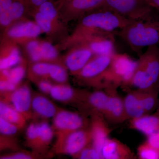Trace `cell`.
Instances as JSON below:
<instances>
[{"label": "cell", "mask_w": 159, "mask_h": 159, "mask_svg": "<svg viewBox=\"0 0 159 159\" xmlns=\"http://www.w3.org/2000/svg\"><path fill=\"white\" fill-rule=\"evenodd\" d=\"M52 63L46 61L33 62L30 69V79L34 83L40 80L48 79Z\"/></svg>", "instance_id": "obj_26"}, {"label": "cell", "mask_w": 159, "mask_h": 159, "mask_svg": "<svg viewBox=\"0 0 159 159\" xmlns=\"http://www.w3.org/2000/svg\"><path fill=\"white\" fill-rule=\"evenodd\" d=\"M36 9L41 13L51 19L54 22H55V21L57 20V9L53 3L49 1V0L43 3Z\"/></svg>", "instance_id": "obj_36"}, {"label": "cell", "mask_w": 159, "mask_h": 159, "mask_svg": "<svg viewBox=\"0 0 159 159\" xmlns=\"http://www.w3.org/2000/svg\"><path fill=\"white\" fill-rule=\"evenodd\" d=\"M78 159H103L102 154L91 143L73 157Z\"/></svg>", "instance_id": "obj_34"}, {"label": "cell", "mask_w": 159, "mask_h": 159, "mask_svg": "<svg viewBox=\"0 0 159 159\" xmlns=\"http://www.w3.org/2000/svg\"><path fill=\"white\" fill-rule=\"evenodd\" d=\"M89 128L92 135V144L101 153V149L107 140L109 138L111 129L107 121L102 115L91 116Z\"/></svg>", "instance_id": "obj_15"}, {"label": "cell", "mask_w": 159, "mask_h": 159, "mask_svg": "<svg viewBox=\"0 0 159 159\" xmlns=\"http://www.w3.org/2000/svg\"><path fill=\"white\" fill-rule=\"evenodd\" d=\"M103 159H134L136 157L127 145L116 139L109 138L101 149Z\"/></svg>", "instance_id": "obj_17"}, {"label": "cell", "mask_w": 159, "mask_h": 159, "mask_svg": "<svg viewBox=\"0 0 159 159\" xmlns=\"http://www.w3.org/2000/svg\"><path fill=\"white\" fill-rule=\"evenodd\" d=\"M94 56L84 43L78 42L66 56L65 66L74 75H77Z\"/></svg>", "instance_id": "obj_12"}, {"label": "cell", "mask_w": 159, "mask_h": 159, "mask_svg": "<svg viewBox=\"0 0 159 159\" xmlns=\"http://www.w3.org/2000/svg\"><path fill=\"white\" fill-rule=\"evenodd\" d=\"M146 114H150L159 106V88L137 89Z\"/></svg>", "instance_id": "obj_24"}, {"label": "cell", "mask_w": 159, "mask_h": 159, "mask_svg": "<svg viewBox=\"0 0 159 159\" xmlns=\"http://www.w3.org/2000/svg\"><path fill=\"white\" fill-rule=\"evenodd\" d=\"M123 102L125 113L129 120L146 115L138 90L128 93L123 99Z\"/></svg>", "instance_id": "obj_21"}, {"label": "cell", "mask_w": 159, "mask_h": 159, "mask_svg": "<svg viewBox=\"0 0 159 159\" xmlns=\"http://www.w3.org/2000/svg\"><path fill=\"white\" fill-rule=\"evenodd\" d=\"M26 66L23 61L16 66L9 69V74L7 80L18 87L25 75Z\"/></svg>", "instance_id": "obj_30"}, {"label": "cell", "mask_w": 159, "mask_h": 159, "mask_svg": "<svg viewBox=\"0 0 159 159\" xmlns=\"http://www.w3.org/2000/svg\"><path fill=\"white\" fill-rule=\"evenodd\" d=\"M137 155L140 159H159V152L146 141L139 145Z\"/></svg>", "instance_id": "obj_31"}, {"label": "cell", "mask_w": 159, "mask_h": 159, "mask_svg": "<svg viewBox=\"0 0 159 159\" xmlns=\"http://www.w3.org/2000/svg\"><path fill=\"white\" fill-rule=\"evenodd\" d=\"M0 117L16 125L20 130L25 127L28 121L12 106L2 100L0 102Z\"/></svg>", "instance_id": "obj_22"}, {"label": "cell", "mask_w": 159, "mask_h": 159, "mask_svg": "<svg viewBox=\"0 0 159 159\" xmlns=\"http://www.w3.org/2000/svg\"><path fill=\"white\" fill-rule=\"evenodd\" d=\"M48 0H29V6L36 9L43 3Z\"/></svg>", "instance_id": "obj_41"}, {"label": "cell", "mask_w": 159, "mask_h": 159, "mask_svg": "<svg viewBox=\"0 0 159 159\" xmlns=\"http://www.w3.org/2000/svg\"><path fill=\"white\" fill-rule=\"evenodd\" d=\"M148 5L159 12V0H145Z\"/></svg>", "instance_id": "obj_42"}, {"label": "cell", "mask_w": 159, "mask_h": 159, "mask_svg": "<svg viewBox=\"0 0 159 159\" xmlns=\"http://www.w3.org/2000/svg\"><path fill=\"white\" fill-rule=\"evenodd\" d=\"M53 119L52 126L56 136L53 150L55 153L58 154L66 139L71 133L89 126L88 120L83 115L62 109Z\"/></svg>", "instance_id": "obj_5"}, {"label": "cell", "mask_w": 159, "mask_h": 159, "mask_svg": "<svg viewBox=\"0 0 159 159\" xmlns=\"http://www.w3.org/2000/svg\"><path fill=\"white\" fill-rule=\"evenodd\" d=\"M137 61L125 54L115 53L102 80V88L115 89L130 85Z\"/></svg>", "instance_id": "obj_4"}, {"label": "cell", "mask_w": 159, "mask_h": 159, "mask_svg": "<svg viewBox=\"0 0 159 159\" xmlns=\"http://www.w3.org/2000/svg\"><path fill=\"white\" fill-rule=\"evenodd\" d=\"M42 32L35 22L27 21L11 26L7 31V35L11 40L23 41L35 39Z\"/></svg>", "instance_id": "obj_16"}, {"label": "cell", "mask_w": 159, "mask_h": 159, "mask_svg": "<svg viewBox=\"0 0 159 159\" xmlns=\"http://www.w3.org/2000/svg\"><path fill=\"white\" fill-rule=\"evenodd\" d=\"M39 139L37 152L43 155L46 154L55 134L52 126L45 120L39 122Z\"/></svg>", "instance_id": "obj_23"}, {"label": "cell", "mask_w": 159, "mask_h": 159, "mask_svg": "<svg viewBox=\"0 0 159 159\" xmlns=\"http://www.w3.org/2000/svg\"><path fill=\"white\" fill-rule=\"evenodd\" d=\"M154 9L141 17L130 20L118 34L132 51L141 55L142 50L159 45V15Z\"/></svg>", "instance_id": "obj_1"}, {"label": "cell", "mask_w": 159, "mask_h": 159, "mask_svg": "<svg viewBox=\"0 0 159 159\" xmlns=\"http://www.w3.org/2000/svg\"><path fill=\"white\" fill-rule=\"evenodd\" d=\"M35 83L42 93L45 95H50L51 89L54 84H52L48 80H40L35 82Z\"/></svg>", "instance_id": "obj_39"}, {"label": "cell", "mask_w": 159, "mask_h": 159, "mask_svg": "<svg viewBox=\"0 0 159 159\" xmlns=\"http://www.w3.org/2000/svg\"><path fill=\"white\" fill-rule=\"evenodd\" d=\"M40 53L42 61L55 62L58 57V52L52 44L48 42H40Z\"/></svg>", "instance_id": "obj_29"}, {"label": "cell", "mask_w": 159, "mask_h": 159, "mask_svg": "<svg viewBox=\"0 0 159 159\" xmlns=\"http://www.w3.org/2000/svg\"><path fill=\"white\" fill-rule=\"evenodd\" d=\"M129 125L131 128L149 136L159 131V115L155 112L130 119Z\"/></svg>", "instance_id": "obj_20"}, {"label": "cell", "mask_w": 159, "mask_h": 159, "mask_svg": "<svg viewBox=\"0 0 159 159\" xmlns=\"http://www.w3.org/2000/svg\"><path fill=\"white\" fill-rule=\"evenodd\" d=\"M35 22L44 33H51L54 28L55 22L45 15L38 11L34 15Z\"/></svg>", "instance_id": "obj_33"}, {"label": "cell", "mask_w": 159, "mask_h": 159, "mask_svg": "<svg viewBox=\"0 0 159 159\" xmlns=\"http://www.w3.org/2000/svg\"><path fill=\"white\" fill-rule=\"evenodd\" d=\"M39 139V122H31L26 129L25 144L27 147L31 148L32 151L37 152Z\"/></svg>", "instance_id": "obj_27"}, {"label": "cell", "mask_w": 159, "mask_h": 159, "mask_svg": "<svg viewBox=\"0 0 159 159\" xmlns=\"http://www.w3.org/2000/svg\"><path fill=\"white\" fill-rule=\"evenodd\" d=\"M27 1H28V2H29V0H27Z\"/></svg>", "instance_id": "obj_44"}, {"label": "cell", "mask_w": 159, "mask_h": 159, "mask_svg": "<svg viewBox=\"0 0 159 159\" xmlns=\"http://www.w3.org/2000/svg\"><path fill=\"white\" fill-rule=\"evenodd\" d=\"M42 155L33 152L23 151L21 150L15 151L11 153L2 155L0 157L1 159H31L43 157Z\"/></svg>", "instance_id": "obj_35"}, {"label": "cell", "mask_w": 159, "mask_h": 159, "mask_svg": "<svg viewBox=\"0 0 159 159\" xmlns=\"http://www.w3.org/2000/svg\"><path fill=\"white\" fill-rule=\"evenodd\" d=\"M22 62L20 53L17 47H9L1 53L0 70L9 69Z\"/></svg>", "instance_id": "obj_25"}, {"label": "cell", "mask_w": 159, "mask_h": 159, "mask_svg": "<svg viewBox=\"0 0 159 159\" xmlns=\"http://www.w3.org/2000/svg\"><path fill=\"white\" fill-rule=\"evenodd\" d=\"M83 91L77 90L67 84H54L50 95L52 99L63 103L78 104Z\"/></svg>", "instance_id": "obj_19"}, {"label": "cell", "mask_w": 159, "mask_h": 159, "mask_svg": "<svg viewBox=\"0 0 159 159\" xmlns=\"http://www.w3.org/2000/svg\"><path fill=\"white\" fill-rule=\"evenodd\" d=\"M109 98L103 116L109 123L119 124L128 120L124 107L123 99L117 93L116 89H106Z\"/></svg>", "instance_id": "obj_13"}, {"label": "cell", "mask_w": 159, "mask_h": 159, "mask_svg": "<svg viewBox=\"0 0 159 159\" xmlns=\"http://www.w3.org/2000/svg\"><path fill=\"white\" fill-rule=\"evenodd\" d=\"M99 8L112 10L129 20L141 17L154 9L145 0H104Z\"/></svg>", "instance_id": "obj_7"}, {"label": "cell", "mask_w": 159, "mask_h": 159, "mask_svg": "<svg viewBox=\"0 0 159 159\" xmlns=\"http://www.w3.org/2000/svg\"><path fill=\"white\" fill-rule=\"evenodd\" d=\"M115 33L95 32L84 36L77 43H84L94 55H112L116 53Z\"/></svg>", "instance_id": "obj_9"}, {"label": "cell", "mask_w": 159, "mask_h": 159, "mask_svg": "<svg viewBox=\"0 0 159 159\" xmlns=\"http://www.w3.org/2000/svg\"><path fill=\"white\" fill-rule=\"evenodd\" d=\"M137 89L159 88V47L150 46L137 61L130 85Z\"/></svg>", "instance_id": "obj_3"}, {"label": "cell", "mask_w": 159, "mask_h": 159, "mask_svg": "<svg viewBox=\"0 0 159 159\" xmlns=\"http://www.w3.org/2000/svg\"><path fill=\"white\" fill-rule=\"evenodd\" d=\"M156 113L157 114H158V115H159V106L158 108L157 109V110Z\"/></svg>", "instance_id": "obj_43"}, {"label": "cell", "mask_w": 159, "mask_h": 159, "mask_svg": "<svg viewBox=\"0 0 159 159\" xmlns=\"http://www.w3.org/2000/svg\"><path fill=\"white\" fill-rule=\"evenodd\" d=\"M108 98L109 93L106 90L105 91L97 90L90 93L84 91L78 105L82 110L90 116H103Z\"/></svg>", "instance_id": "obj_10"}, {"label": "cell", "mask_w": 159, "mask_h": 159, "mask_svg": "<svg viewBox=\"0 0 159 159\" xmlns=\"http://www.w3.org/2000/svg\"><path fill=\"white\" fill-rule=\"evenodd\" d=\"M112 55H94L76 75L79 81L99 89H102V78L110 64Z\"/></svg>", "instance_id": "obj_6"}, {"label": "cell", "mask_w": 159, "mask_h": 159, "mask_svg": "<svg viewBox=\"0 0 159 159\" xmlns=\"http://www.w3.org/2000/svg\"><path fill=\"white\" fill-rule=\"evenodd\" d=\"M61 109L44 95L33 94L32 109L34 119L38 117L45 120L53 118Z\"/></svg>", "instance_id": "obj_18"}, {"label": "cell", "mask_w": 159, "mask_h": 159, "mask_svg": "<svg viewBox=\"0 0 159 159\" xmlns=\"http://www.w3.org/2000/svg\"><path fill=\"white\" fill-rule=\"evenodd\" d=\"M1 100L9 103L27 120L34 119L32 109L33 94L29 84H20L12 92L1 94Z\"/></svg>", "instance_id": "obj_8"}, {"label": "cell", "mask_w": 159, "mask_h": 159, "mask_svg": "<svg viewBox=\"0 0 159 159\" xmlns=\"http://www.w3.org/2000/svg\"><path fill=\"white\" fill-rule=\"evenodd\" d=\"M92 142L89 126L71 133L66 139L58 154L69 155L73 157Z\"/></svg>", "instance_id": "obj_11"}, {"label": "cell", "mask_w": 159, "mask_h": 159, "mask_svg": "<svg viewBox=\"0 0 159 159\" xmlns=\"http://www.w3.org/2000/svg\"><path fill=\"white\" fill-rule=\"evenodd\" d=\"M66 68L58 63H52L49 77L57 84H66L68 80V74Z\"/></svg>", "instance_id": "obj_28"}, {"label": "cell", "mask_w": 159, "mask_h": 159, "mask_svg": "<svg viewBox=\"0 0 159 159\" xmlns=\"http://www.w3.org/2000/svg\"><path fill=\"white\" fill-rule=\"evenodd\" d=\"M20 130L17 126L0 117V132L1 134L15 136Z\"/></svg>", "instance_id": "obj_37"}, {"label": "cell", "mask_w": 159, "mask_h": 159, "mask_svg": "<svg viewBox=\"0 0 159 159\" xmlns=\"http://www.w3.org/2000/svg\"><path fill=\"white\" fill-rule=\"evenodd\" d=\"M146 141L159 153V131L147 137Z\"/></svg>", "instance_id": "obj_40"}, {"label": "cell", "mask_w": 159, "mask_h": 159, "mask_svg": "<svg viewBox=\"0 0 159 159\" xmlns=\"http://www.w3.org/2000/svg\"><path fill=\"white\" fill-rule=\"evenodd\" d=\"M40 42L35 39L30 40L26 44V49L29 58L33 62L42 61L40 53Z\"/></svg>", "instance_id": "obj_32"}, {"label": "cell", "mask_w": 159, "mask_h": 159, "mask_svg": "<svg viewBox=\"0 0 159 159\" xmlns=\"http://www.w3.org/2000/svg\"><path fill=\"white\" fill-rule=\"evenodd\" d=\"M130 20L115 12L99 8L82 16L74 33V42L97 32H116L128 25Z\"/></svg>", "instance_id": "obj_2"}, {"label": "cell", "mask_w": 159, "mask_h": 159, "mask_svg": "<svg viewBox=\"0 0 159 159\" xmlns=\"http://www.w3.org/2000/svg\"><path fill=\"white\" fill-rule=\"evenodd\" d=\"M0 148L1 150L9 149L15 151H19V146L14 136L1 134L0 136Z\"/></svg>", "instance_id": "obj_38"}, {"label": "cell", "mask_w": 159, "mask_h": 159, "mask_svg": "<svg viewBox=\"0 0 159 159\" xmlns=\"http://www.w3.org/2000/svg\"><path fill=\"white\" fill-rule=\"evenodd\" d=\"M104 1L63 0L61 3V7L63 14L67 15V18L70 15V20H73L82 17L87 13L98 9L102 6Z\"/></svg>", "instance_id": "obj_14"}]
</instances>
